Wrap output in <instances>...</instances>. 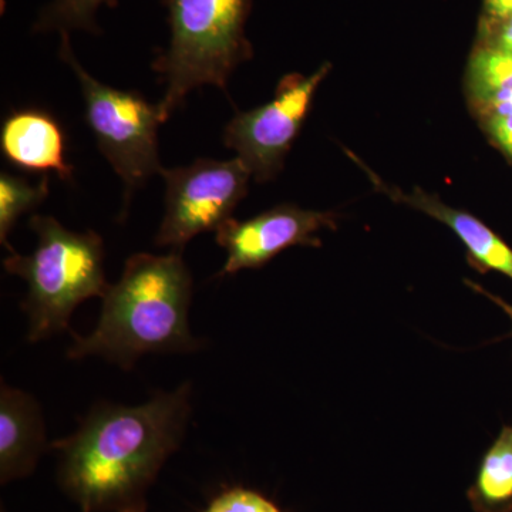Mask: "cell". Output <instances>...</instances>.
Instances as JSON below:
<instances>
[{
    "instance_id": "cell-1",
    "label": "cell",
    "mask_w": 512,
    "mask_h": 512,
    "mask_svg": "<svg viewBox=\"0 0 512 512\" xmlns=\"http://www.w3.org/2000/svg\"><path fill=\"white\" fill-rule=\"evenodd\" d=\"M190 382L136 407L101 403L79 430L56 441L59 483L83 512H146L147 494L183 443Z\"/></svg>"
},
{
    "instance_id": "cell-2",
    "label": "cell",
    "mask_w": 512,
    "mask_h": 512,
    "mask_svg": "<svg viewBox=\"0 0 512 512\" xmlns=\"http://www.w3.org/2000/svg\"><path fill=\"white\" fill-rule=\"evenodd\" d=\"M181 254L130 256L120 281L104 293L96 329L86 338L73 335L67 356H100L130 370L148 353L200 348L188 325L192 276Z\"/></svg>"
},
{
    "instance_id": "cell-3",
    "label": "cell",
    "mask_w": 512,
    "mask_h": 512,
    "mask_svg": "<svg viewBox=\"0 0 512 512\" xmlns=\"http://www.w3.org/2000/svg\"><path fill=\"white\" fill-rule=\"evenodd\" d=\"M29 227L37 237L35 251L10 252L3 266L28 284L22 308L29 316L28 339L37 342L66 332L74 309L94 296L103 298L110 285L99 234L70 231L45 215H33Z\"/></svg>"
},
{
    "instance_id": "cell-4",
    "label": "cell",
    "mask_w": 512,
    "mask_h": 512,
    "mask_svg": "<svg viewBox=\"0 0 512 512\" xmlns=\"http://www.w3.org/2000/svg\"><path fill=\"white\" fill-rule=\"evenodd\" d=\"M170 45L154 60L164 83L160 103L164 121L185 97L202 86L227 92L229 76L252 56L245 36L251 0H164Z\"/></svg>"
},
{
    "instance_id": "cell-5",
    "label": "cell",
    "mask_w": 512,
    "mask_h": 512,
    "mask_svg": "<svg viewBox=\"0 0 512 512\" xmlns=\"http://www.w3.org/2000/svg\"><path fill=\"white\" fill-rule=\"evenodd\" d=\"M60 36V57L82 87L87 126L100 153L123 181L128 207L134 191L163 170L158 156V127L165 123L160 104L134 90L114 89L94 79L74 56L69 33Z\"/></svg>"
},
{
    "instance_id": "cell-6",
    "label": "cell",
    "mask_w": 512,
    "mask_h": 512,
    "mask_svg": "<svg viewBox=\"0 0 512 512\" xmlns=\"http://www.w3.org/2000/svg\"><path fill=\"white\" fill-rule=\"evenodd\" d=\"M165 210L158 247L183 252L197 235L217 231L247 195L251 170L241 158H198L187 167L163 168Z\"/></svg>"
},
{
    "instance_id": "cell-7",
    "label": "cell",
    "mask_w": 512,
    "mask_h": 512,
    "mask_svg": "<svg viewBox=\"0 0 512 512\" xmlns=\"http://www.w3.org/2000/svg\"><path fill=\"white\" fill-rule=\"evenodd\" d=\"M329 69L326 64L311 76H285L274 100L238 113L225 127L222 136L225 147L237 153L259 183L271 180L281 171L286 154L311 109L313 96Z\"/></svg>"
},
{
    "instance_id": "cell-8",
    "label": "cell",
    "mask_w": 512,
    "mask_h": 512,
    "mask_svg": "<svg viewBox=\"0 0 512 512\" xmlns=\"http://www.w3.org/2000/svg\"><path fill=\"white\" fill-rule=\"evenodd\" d=\"M336 228V214L278 205L247 221L229 218L215 231V241L227 251L221 276L238 274L268 264L285 249L305 245L320 247L322 229Z\"/></svg>"
},
{
    "instance_id": "cell-9",
    "label": "cell",
    "mask_w": 512,
    "mask_h": 512,
    "mask_svg": "<svg viewBox=\"0 0 512 512\" xmlns=\"http://www.w3.org/2000/svg\"><path fill=\"white\" fill-rule=\"evenodd\" d=\"M0 151L10 164L30 173H55L72 181L66 160V134L53 114L42 109L12 111L0 127Z\"/></svg>"
},
{
    "instance_id": "cell-10",
    "label": "cell",
    "mask_w": 512,
    "mask_h": 512,
    "mask_svg": "<svg viewBox=\"0 0 512 512\" xmlns=\"http://www.w3.org/2000/svg\"><path fill=\"white\" fill-rule=\"evenodd\" d=\"M359 165L369 174V178L376 185L377 190L382 191L387 197L416 208L434 220L446 224L466 245L471 264L481 272L497 271L512 279V249L483 222L468 212L448 207L436 195L426 194L419 188L406 194L399 188L389 187L366 165L360 161Z\"/></svg>"
},
{
    "instance_id": "cell-11",
    "label": "cell",
    "mask_w": 512,
    "mask_h": 512,
    "mask_svg": "<svg viewBox=\"0 0 512 512\" xmlns=\"http://www.w3.org/2000/svg\"><path fill=\"white\" fill-rule=\"evenodd\" d=\"M47 446L42 410L35 397L2 383L0 389V481L33 473Z\"/></svg>"
},
{
    "instance_id": "cell-12",
    "label": "cell",
    "mask_w": 512,
    "mask_h": 512,
    "mask_svg": "<svg viewBox=\"0 0 512 512\" xmlns=\"http://www.w3.org/2000/svg\"><path fill=\"white\" fill-rule=\"evenodd\" d=\"M467 498L476 512H512V424L485 451Z\"/></svg>"
},
{
    "instance_id": "cell-13",
    "label": "cell",
    "mask_w": 512,
    "mask_h": 512,
    "mask_svg": "<svg viewBox=\"0 0 512 512\" xmlns=\"http://www.w3.org/2000/svg\"><path fill=\"white\" fill-rule=\"evenodd\" d=\"M49 195V177L43 175L42 181L36 185L26 178L18 177L3 171L0 174V241L9 252L13 248L9 244V234L16 222L26 212L35 210Z\"/></svg>"
},
{
    "instance_id": "cell-14",
    "label": "cell",
    "mask_w": 512,
    "mask_h": 512,
    "mask_svg": "<svg viewBox=\"0 0 512 512\" xmlns=\"http://www.w3.org/2000/svg\"><path fill=\"white\" fill-rule=\"evenodd\" d=\"M468 90L477 106L495 94L512 92V53L494 46L477 50L468 66Z\"/></svg>"
},
{
    "instance_id": "cell-15",
    "label": "cell",
    "mask_w": 512,
    "mask_h": 512,
    "mask_svg": "<svg viewBox=\"0 0 512 512\" xmlns=\"http://www.w3.org/2000/svg\"><path fill=\"white\" fill-rule=\"evenodd\" d=\"M119 0H52L40 10L33 30L35 32L70 33L72 30L99 33L97 10L103 5H117Z\"/></svg>"
},
{
    "instance_id": "cell-16",
    "label": "cell",
    "mask_w": 512,
    "mask_h": 512,
    "mask_svg": "<svg viewBox=\"0 0 512 512\" xmlns=\"http://www.w3.org/2000/svg\"><path fill=\"white\" fill-rule=\"evenodd\" d=\"M204 512H282L264 495L247 488H232L215 498Z\"/></svg>"
},
{
    "instance_id": "cell-17",
    "label": "cell",
    "mask_w": 512,
    "mask_h": 512,
    "mask_svg": "<svg viewBox=\"0 0 512 512\" xmlns=\"http://www.w3.org/2000/svg\"><path fill=\"white\" fill-rule=\"evenodd\" d=\"M487 128L495 143L512 158V113L494 114L488 120Z\"/></svg>"
},
{
    "instance_id": "cell-18",
    "label": "cell",
    "mask_w": 512,
    "mask_h": 512,
    "mask_svg": "<svg viewBox=\"0 0 512 512\" xmlns=\"http://www.w3.org/2000/svg\"><path fill=\"white\" fill-rule=\"evenodd\" d=\"M485 12L495 22L512 18V0H485Z\"/></svg>"
},
{
    "instance_id": "cell-19",
    "label": "cell",
    "mask_w": 512,
    "mask_h": 512,
    "mask_svg": "<svg viewBox=\"0 0 512 512\" xmlns=\"http://www.w3.org/2000/svg\"><path fill=\"white\" fill-rule=\"evenodd\" d=\"M494 47L512 53V18L500 22L497 43H495Z\"/></svg>"
},
{
    "instance_id": "cell-20",
    "label": "cell",
    "mask_w": 512,
    "mask_h": 512,
    "mask_svg": "<svg viewBox=\"0 0 512 512\" xmlns=\"http://www.w3.org/2000/svg\"><path fill=\"white\" fill-rule=\"evenodd\" d=\"M466 282L468 285L471 286V288L474 289V291L483 293V295L487 296V298L490 299V301H493L495 303V305H497L498 308H500L501 311H503L505 313V315H507L508 318H510L511 325H512V305H510V303L505 302L504 299L500 298V296H495V295H493V293L485 291V289L481 288V286H478L477 284H471L470 281H466ZM508 336H510V338H512V328H511L510 335H508Z\"/></svg>"
},
{
    "instance_id": "cell-21",
    "label": "cell",
    "mask_w": 512,
    "mask_h": 512,
    "mask_svg": "<svg viewBox=\"0 0 512 512\" xmlns=\"http://www.w3.org/2000/svg\"><path fill=\"white\" fill-rule=\"evenodd\" d=\"M2 512H5V511L2 510Z\"/></svg>"
}]
</instances>
